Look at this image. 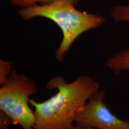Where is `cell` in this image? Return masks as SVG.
<instances>
[{
	"mask_svg": "<svg viewBox=\"0 0 129 129\" xmlns=\"http://www.w3.org/2000/svg\"><path fill=\"white\" fill-rule=\"evenodd\" d=\"M105 90L93 94L85 105L77 112L75 125L84 128L129 129V121L121 120L113 114L104 102Z\"/></svg>",
	"mask_w": 129,
	"mask_h": 129,
	"instance_id": "277c9868",
	"label": "cell"
},
{
	"mask_svg": "<svg viewBox=\"0 0 129 129\" xmlns=\"http://www.w3.org/2000/svg\"><path fill=\"white\" fill-rule=\"evenodd\" d=\"M111 17L116 22L129 23V4L113 6L111 12Z\"/></svg>",
	"mask_w": 129,
	"mask_h": 129,
	"instance_id": "8992f818",
	"label": "cell"
},
{
	"mask_svg": "<svg viewBox=\"0 0 129 129\" xmlns=\"http://www.w3.org/2000/svg\"><path fill=\"white\" fill-rule=\"evenodd\" d=\"M18 14L24 20L37 17H44L59 26L63 36L55 52V59L59 62L64 60L66 53L81 35L99 28L106 20L102 16L80 12L74 5L63 0L21 7Z\"/></svg>",
	"mask_w": 129,
	"mask_h": 129,
	"instance_id": "7a4b0ae2",
	"label": "cell"
},
{
	"mask_svg": "<svg viewBox=\"0 0 129 129\" xmlns=\"http://www.w3.org/2000/svg\"><path fill=\"white\" fill-rule=\"evenodd\" d=\"M12 124L10 119L4 113L0 112V129H9L10 125Z\"/></svg>",
	"mask_w": 129,
	"mask_h": 129,
	"instance_id": "9c48e42d",
	"label": "cell"
},
{
	"mask_svg": "<svg viewBox=\"0 0 129 129\" xmlns=\"http://www.w3.org/2000/svg\"><path fill=\"white\" fill-rule=\"evenodd\" d=\"M99 87L98 81L86 75L71 83L61 76L53 77L46 88L57 90L55 94L41 102L29 99L35 115L34 129H74L77 112Z\"/></svg>",
	"mask_w": 129,
	"mask_h": 129,
	"instance_id": "6da1fadb",
	"label": "cell"
},
{
	"mask_svg": "<svg viewBox=\"0 0 129 129\" xmlns=\"http://www.w3.org/2000/svg\"><path fill=\"white\" fill-rule=\"evenodd\" d=\"M74 129H94V128H82V127H81L80 126H78V125H75V127H74Z\"/></svg>",
	"mask_w": 129,
	"mask_h": 129,
	"instance_id": "30bf717a",
	"label": "cell"
},
{
	"mask_svg": "<svg viewBox=\"0 0 129 129\" xmlns=\"http://www.w3.org/2000/svg\"><path fill=\"white\" fill-rule=\"evenodd\" d=\"M37 92L33 80L13 69L0 88V111L10 119L13 124L20 125L23 129H34L35 115L30 106L29 97Z\"/></svg>",
	"mask_w": 129,
	"mask_h": 129,
	"instance_id": "3957f363",
	"label": "cell"
},
{
	"mask_svg": "<svg viewBox=\"0 0 129 129\" xmlns=\"http://www.w3.org/2000/svg\"><path fill=\"white\" fill-rule=\"evenodd\" d=\"M13 64L12 62L0 59V84L3 85L7 81L12 74Z\"/></svg>",
	"mask_w": 129,
	"mask_h": 129,
	"instance_id": "ba28073f",
	"label": "cell"
},
{
	"mask_svg": "<svg viewBox=\"0 0 129 129\" xmlns=\"http://www.w3.org/2000/svg\"><path fill=\"white\" fill-rule=\"evenodd\" d=\"M57 0H11V3L13 5L16 6H19L20 7H27L34 4H43L49 3L53 1ZM71 3L75 6H76L80 0H63Z\"/></svg>",
	"mask_w": 129,
	"mask_h": 129,
	"instance_id": "52a82bcc",
	"label": "cell"
},
{
	"mask_svg": "<svg viewBox=\"0 0 129 129\" xmlns=\"http://www.w3.org/2000/svg\"><path fill=\"white\" fill-rule=\"evenodd\" d=\"M106 65L117 74L129 70V49L120 51L109 58Z\"/></svg>",
	"mask_w": 129,
	"mask_h": 129,
	"instance_id": "5b68a950",
	"label": "cell"
}]
</instances>
